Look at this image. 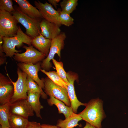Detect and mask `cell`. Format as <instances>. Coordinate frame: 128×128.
<instances>
[{
  "label": "cell",
  "mask_w": 128,
  "mask_h": 128,
  "mask_svg": "<svg viewBox=\"0 0 128 128\" xmlns=\"http://www.w3.org/2000/svg\"><path fill=\"white\" fill-rule=\"evenodd\" d=\"M67 77L69 84L67 86V91L70 99L71 107L73 112L76 114L78 107L81 105L85 106L86 103H83L78 99L76 95L74 86V82L78 78V74L72 71L67 73Z\"/></svg>",
  "instance_id": "30bf717a"
},
{
  "label": "cell",
  "mask_w": 128,
  "mask_h": 128,
  "mask_svg": "<svg viewBox=\"0 0 128 128\" xmlns=\"http://www.w3.org/2000/svg\"><path fill=\"white\" fill-rule=\"evenodd\" d=\"M40 26L41 34L47 39L52 40L61 32L59 27L44 18L40 22Z\"/></svg>",
  "instance_id": "5bb4252c"
},
{
  "label": "cell",
  "mask_w": 128,
  "mask_h": 128,
  "mask_svg": "<svg viewBox=\"0 0 128 128\" xmlns=\"http://www.w3.org/2000/svg\"><path fill=\"white\" fill-rule=\"evenodd\" d=\"M10 114L28 118L34 115V111L27 99L17 100L11 103L10 107Z\"/></svg>",
  "instance_id": "7c38bea8"
},
{
  "label": "cell",
  "mask_w": 128,
  "mask_h": 128,
  "mask_svg": "<svg viewBox=\"0 0 128 128\" xmlns=\"http://www.w3.org/2000/svg\"><path fill=\"white\" fill-rule=\"evenodd\" d=\"M41 96V95L39 93L28 91L27 100L35 112L36 116L42 119L40 111L43 107L40 101Z\"/></svg>",
  "instance_id": "e0dca14e"
},
{
  "label": "cell",
  "mask_w": 128,
  "mask_h": 128,
  "mask_svg": "<svg viewBox=\"0 0 128 128\" xmlns=\"http://www.w3.org/2000/svg\"><path fill=\"white\" fill-rule=\"evenodd\" d=\"M11 0H0V10L11 13L15 10Z\"/></svg>",
  "instance_id": "4316f807"
},
{
  "label": "cell",
  "mask_w": 128,
  "mask_h": 128,
  "mask_svg": "<svg viewBox=\"0 0 128 128\" xmlns=\"http://www.w3.org/2000/svg\"><path fill=\"white\" fill-rule=\"evenodd\" d=\"M66 37L65 33L61 32L58 36L52 40L48 55L41 63V68L42 69L48 71L52 67L50 61L54 59L55 54H57L59 57H60L61 51L64 48V40Z\"/></svg>",
  "instance_id": "5b68a950"
},
{
  "label": "cell",
  "mask_w": 128,
  "mask_h": 128,
  "mask_svg": "<svg viewBox=\"0 0 128 128\" xmlns=\"http://www.w3.org/2000/svg\"><path fill=\"white\" fill-rule=\"evenodd\" d=\"M44 91L47 95L52 96L63 102L66 106H71L67 89L55 83L48 77L43 78Z\"/></svg>",
  "instance_id": "8992f818"
},
{
  "label": "cell",
  "mask_w": 128,
  "mask_h": 128,
  "mask_svg": "<svg viewBox=\"0 0 128 128\" xmlns=\"http://www.w3.org/2000/svg\"><path fill=\"white\" fill-rule=\"evenodd\" d=\"M59 13V17L61 25L69 27L74 23V19L71 17L70 14L58 11Z\"/></svg>",
  "instance_id": "484cf974"
},
{
  "label": "cell",
  "mask_w": 128,
  "mask_h": 128,
  "mask_svg": "<svg viewBox=\"0 0 128 128\" xmlns=\"http://www.w3.org/2000/svg\"><path fill=\"white\" fill-rule=\"evenodd\" d=\"M47 101L49 105L51 106L55 105L57 108L59 114H63L66 118L72 114L73 112L71 107L65 105L61 101L52 96H50Z\"/></svg>",
  "instance_id": "d6986e66"
},
{
  "label": "cell",
  "mask_w": 128,
  "mask_h": 128,
  "mask_svg": "<svg viewBox=\"0 0 128 128\" xmlns=\"http://www.w3.org/2000/svg\"><path fill=\"white\" fill-rule=\"evenodd\" d=\"M40 70L55 83L67 89L68 85L56 72L54 71L48 72L42 69H41Z\"/></svg>",
  "instance_id": "603a6c76"
},
{
  "label": "cell",
  "mask_w": 128,
  "mask_h": 128,
  "mask_svg": "<svg viewBox=\"0 0 128 128\" xmlns=\"http://www.w3.org/2000/svg\"><path fill=\"white\" fill-rule=\"evenodd\" d=\"M11 103L9 102L0 106V127L2 128L10 127L9 120L10 113V107Z\"/></svg>",
  "instance_id": "ffe728a7"
},
{
  "label": "cell",
  "mask_w": 128,
  "mask_h": 128,
  "mask_svg": "<svg viewBox=\"0 0 128 128\" xmlns=\"http://www.w3.org/2000/svg\"><path fill=\"white\" fill-rule=\"evenodd\" d=\"M52 60L53 63L55 67L57 73L68 86L69 83L67 78V72L65 71L64 68L63 62L61 61H58L54 59Z\"/></svg>",
  "instance_id": "d4e9b609"
},
{
  "label": "cell",
  "mask_w": 128,
  "mask_h": 128,
  "mask_svg": "<svg viewBox=\"0 0 128 128\" xmlns=\"http://www.w3.org/2000/svg\"><path fill=\"white\" fill-rule=\"evenodd\" d=\"M3 43L2 47L5 57L12 58L16 53L21 52L15 49V47H20L23 43L29 46L31 45L32 39L25 33L21 29L19 26L17 34L11 37H2Z\"/></svg>",
  "instance_id": "7a4b0ae2"
},
{
  "label": "cell",
  "mask_w": 128,
  "mask_h": 128,
  "mask_svg": "<svg viewBox=\"0 0 128 128\" xmlns=\"http://www.w3.org/2000/svg\"><path fill=\"white\" fill-rule=\"evenodd\" d=\"M14 85L10 79L0 73V105L10 102L14 93Z\"/></svg>",
  "instance_id": "8fae6325"
},
{
  "label": "cell",
  "mask_w": 128,
  "mask_h": 128,
  "mask_svg": "<svg viewBox=\"0 0 128 128\" xmlns=\"http://www.w3.org/2000/svg\"><path fill=\"white\" fill-rule=\"evenodd\" d=\"M41 124L35 121H29L26 128H41Z\"/></svg>",
  "instance_id": "f1b7e54d"
},
{
  "label": "cell",
  "mask_w": 128,
  "mask_h": 128,
  "mask_svg": "<svg viewBox=\"0 0 128 128\" xmlns=\"http://www.w3.org/2000/svg\"><path fill=\"white\" fill-rule=\"evenodd\" d=\"M51 41L46 38L41 34L32 39L31 44L47 57L49 52Z\"/></svg>",
  "instance_id": "2e32d148"
},
{
  "label": "cell",
  "mask_w": 128,
  "mask_h": 128,
  "mask_svg": "<svg viewBox=\"0 0 128 128\" xmlns=\"http://www.w3.org/2000/svg\"><path fill=\"white\" fill-rule=\"evenodd\" d=\"M15 11L11 13L25 28L26 33L33 39L41 34L40 26L42 19L31 18L22 12L17 5L14 6Z\"/></svg>",
  "instance_id": "3957f363"
},
{
  "label": "cell",
  "mask_w": 128,
  "mask_h": 128,
  "mask_svg": "<svg viewBox=\"0 0 128 128\" xmlns=\"http://www.w3.org/2000/svg\"><path fill=\"white\" fill-rule=\"evenodd\" d=\"M82 119L79 114L73 113L64 120L59 119L56 125L60 128H73L80 126L78 123Z\"/></svg>",
  "instance_id": "ac0fdd59"
},
{
  "label": "cell",
  "mask_w": 128,
  "mask_h": 128,
  "mask_svg": "<svg viewBox=\"0 0 128 128\" xmlns=\"http://www.w3.org/2000/svg\"><path fill=\"white\" fill-rule=\"evenodd\" d=\"M28 118L10 114L9 120L10 128H26L29 122Z\"/></svg>",
  "instance_id": "44dd1931"
},
{
  "label": "cell",
  "mask_w": 128,
  "mask_h": 128,
  "mask_svg": "<svg viewBox=\"0 0 128 128\" xmlns=\"http://www.w3.org/2000/svg\"><path fill=\"white\" fill-rule=\"evenodd\" d=\"M83 128H96L87 122H86L85 126Z\"/></svg>",
  "instance_id": "1f68e13d"
},
{
  "label": "cell",
  "mask_w": 128,
  "mask_h": 128,
  "mask_svg": "<svg viewBox=\"0 0 128 128\" xmlns=\"http://www.w3.org/2000/svg\"><path fill=\"white\" fill-rule=\"evenodd\" d=\"M41 128H60L56 125L48 124H43L41 125Z\"/></svg>",
  "instance_id": "4dcf8cb0"
},
{
  "label": "cell",
  "mask_w": 128,
  "mask_h": 128,
  "mask_svg": "<svg viewBox=\"0 0 128 128\" xmlns=\"http://www.w3.org/2000/svg\"><path fill=\"white\" fill-rule=\"evenodd\" d=\"M0 128H2L0 127ZM10 128V127H6V128Z\"/></svg>",
  "instance_id": "d6a6232c"
},
{
  "label": "cell",
  "mask_w": 128,
  "mask_h": 128,
  "mask_svg": "<svg viewBox=\"0 0 128 128\" xmlns=\"http://www.w3.org/2000/svg\"><path fill=\"white\" fill-rule=\"evenodd\" d=\"M18 5L20 10L30 18L34 19H43L41 14L36 7L33 6L27 0H14Z\"/></svg>",
  "instance_id": "9a60e30c"
},
{
  "label": "cell",
  "mask_w": 128,
  "mask_h": 128,
  "mask_svg": "<svg viewBox=\"0 0 128 128\" xmlns=\"http://www.w3.org/2000/svg\"><path fill=\"white\" fill-rule=\"evenodd\" d=\"M18 23L11 13L0 10V35L5 37L15 36L18 29Z\"/></svg>",
  "instance_id": "277c9868"
},
{
  "label": "cell",
  "mask_w": 128,
  "mask_h": 128,
  "mask_svg": "<svg viewBox=\"0 0 128 128\" xmlns=\"http://www.w3.org/2000/svg\"><path fill=\"white\" fill-rule=\"evenodd\" d=\"M49 3L51 5H52L54 6L55 8H57V6L58 5V3L60 1V0H48Z\"/></svg>",
  "instance_id": "f546056e"
},
{
  "label": "cell",
  "mask_w": 128,
  "mask_h": 128,
  "mask_svg": "<svg viewBox=\"0 0 128 128\" xmlns=\"http://www.w3.org/2000/svg\"><path fill=\"white\" fill-rule=\"evenodd\" d=\"M103 105V102L101 99H92L86 103L85 109L79 114L82 120L96 128H102V122L106 117Z\"/></svg>",
  "instance_id": "6da1fadb"
},
{
  "label": "cell",
  "mask_w": 128,
  "mask_h": 128,
  "mask_svg": "<svg viewBox=\"0 0 128 128\" xmlns=\"http://www.w3.org/2000/svg\"><path fill=\"white\" fill-rule=\"evenodd\" d=\"M41 63L40 62L36 64L20 62L17 64V65L19 68L26 73L38 84L40 87L44 89L43 78L41 79L39 78L38 74V72L41 69Z\"/></svg>",
  "instance_id": "4fadbf2b"
},
{
  "label": "cell",
  "mask_w": 128,
  "mask_h": 128,
  "mask_svg": "<svg viewBox=\"0 0 128 128\" xmlns=\"http://www.w3.org/2000/svg\"><path fill=\"white\" fill-rule=\"evenodd\" d=\"M17 73L18 78L15 82L12 81L8 74H6L13 83L14 87V94L10 102L11 103L18 100L27 99V97L28 91L26 86V80L27 75L18 67Z\"/></svg>",
  "instance_id": "52a82bcc"
},
{
  "label": "cell",
  "mask_w": 128,
  "mask_h": 128,
  "mask_svg": "<svg viewBox=\"0 0 128 128\" xmlns=\"http://www.w3.org/2000/svg\"><path fill=\"white\" fill-rule=\"evenodd\" d=\"M78 1V0H63L60 4L61 11L70 14L76 9Z\"/></svg>",
  "instance_id": "cb8c5ba5"
},
{
  "label": "cell",
  "mask_w": 128,
  "mask_h": 128,
  "mask_svg": "<svg viewBox=\"0 0 128 128\" xmlns=\"http://www.w3.org/2000/svg\"><path fill=\"white\" fill-rule=\"evenodd\" d=\"M26 51L23 53H16L14 58L16 61L25 63L36 64L43 60L46 57L43 54L33 47L32 45L23 46Z\"/></svg>",
  "instance_id": "ba28073f"
},
{
  "label": "cell",
  "mask_w": 128,
  "mask_h": 128,
  "mask_svg": "<svg viewBox=\"0 0 128 128\" xmlns=\"http://www.w3.org/2000/svg\"><path fill=\"white\" fill-rule=\"evenodd\" d=\"M26 86L28 91L38 93L41 95L42 99H46L47 96L38 84L32 78L27 75L26 80Z\"/></svg>",
  "instance_id": "7402d4cb"
},
{
  "label": "cell",
  "mask_w": 128,
  "mask_h": 128,
  "mask_svg": "<svg viewBox=\"0 0 128 128\" xmlns=\"http://www.w3.org/2000/svg\"><path fill=\"white\" fill-rule=\"evenodd\" d=\"M34 4L44 19L60 27L61 25L58 11L56 10L51 4L46 1L43 4L37 0Z\"/></svg>",
  "instance_id": "9c48e42d"
},
{
  "label": "cell",
  "mask_w": 128,
  "mask_h": 128,
  "mask_svg": "<svg viewBox=\"0 0 128 128\" xmlns=\"http://www.w3.org/2000/svg\"><path fill=\"white\" fill-rule=\"evenodd\" d=\"M2 37L0 35V64H4L6 61V58L5 55L3 53L4 51L2 47L3 43Z\"/></svg>",
  "instance_id": "83f0119b"
}]
</instances>
